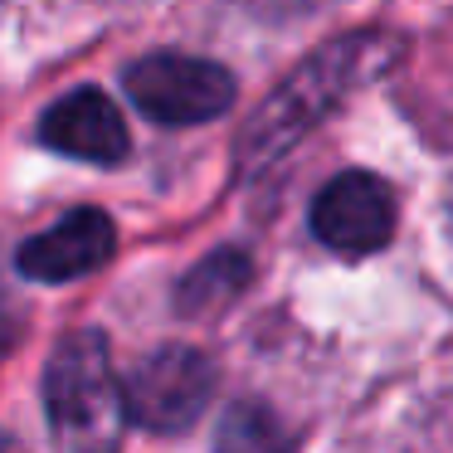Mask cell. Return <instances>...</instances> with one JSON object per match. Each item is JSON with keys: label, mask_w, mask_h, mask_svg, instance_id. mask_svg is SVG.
<instances>
[{"label": "cell", "mask_w": 453, "mask_h": 453, "mask_svg": "<svg viewBox=\"0 0 453 453\" xmlns=\"http://www.w3.org/2000/svg\"><path fill=\"white\" fill-rule=\"evenodd\" d=\"M410 40L385 30H356L342 40H326L322 50H312L244 122L234 147V176L254 180L264 176L273 161H283L317 122H326V112L342 98H351L356 88H365L371 79L390 73L404 59Z\"/></svg>", "instance_id": "1"}, {"label": "cell", "mask_w": 453, "mask_h": 453, "mask_svg": "<svg viewBox=\"0 0 453 453\" xmlns=\"http://www.w3.org/2000/svg\"><path fill=\"white\" fill-rule=\"evenodd\" d=\"M44 414L59 453H118L127 404L103 332H73L44 365Z\"/></svg>", "instance_id": "2"}, {"label": "cell", "mask_w": 453, "mask_h": 453, "mask_svg": "<svg viewBox=\"0 0 453 453\" xmlns=\"http://www.w3.org/2000/svg\"><path fill=\"white\" fill-rule=\"evenodd\" d=\"M127 98L161 127H200V122L229 112L239 83L225 64L196 59V54H147L122 73Z\"/></svg>", "instance_id": "3"}, {"label": "cell", "mask_w": 453, "mask_h": 453, "mask_svg": "<svg viewBox=\"0 0 453 453\" xmlns=\"http://www.w3.org/2000/svg\"><path fill=\"white\" fill-rule=\"evenodd\" d=\"M215 400V365L196 346H161L142 356L122 380L127 419L151 434H180Z\"/></svg>", "instance_id": "4"}, {"label": "cell", "mask_w": 453, "mask_h": 453, "mask_svg": "<svg viewBox=\"0 0 453 453\" xmlns=\"http://www.w3.org/2000/svg\"><path fill=\"white\" fill-rule=\"evenodd\" d=\"M312 234L346 258L375 254L395 234V190L371 171H342L312 200Z\"/></svg>", "instance_id": "5"}, {"label": "cell", "mask_w": 453, "mask_h": 453, "mask_svg": "<svg viewBox=\"0 0 453 453\" xmlns=\"http://www.w3.org/2000/svg\"><path fill=\"white\" fill-rule=\"evenodd\" d=\"M118 249V225H112L108 210H69L59 225H50L44 234L25 239L15 264H20L25 278L35 283H73V278L103 268Z\"/></svg>", "instance_id": "6"}, {"label": "cell", "mask_w": 453, "mask_h": 453, "mask_svg": "<svg viewBox=\"0 0 453 453\" xmlns=\"http://www.w3.org/2000/svg\"><path fill=\"white\" fill-rule=\"evenodd\" d=\"M40 142L93 166H118L132 151L127 118L103 88H73L59 103H50V112L40 118Z\"/></svg>", "instance_id": "7"}, {"label": "cell", "mask_w": 453, "mask_h": 453, "mask_svg": "<svg viewBox=\"0 0 453 453\" xmlns=\"http://www.w3.org/2000/svg\"><path fill=\"white\" fill-rule=\"evenodd\" d=\"M244 283H249V254L244 249H215V254L200 258V264L180 278L176 297H180L186 312H210V307L229 303Z\"/></svg>", "instance_id": "8"}, {"label": "cell", "mask_w": 453, "mask_h": 453, "mask_svg": "<svg viewBox=\"0 0 453 453\" xmlns=\"http://www.w3.org/2000/svg\"><path fill=\"white\" fill-rule=\"evenodd\" d=\"M215 453H288V429L258 400H239L225 410L215 434Z\"/></svg>", "instance_id": "9"}]
</instances>
